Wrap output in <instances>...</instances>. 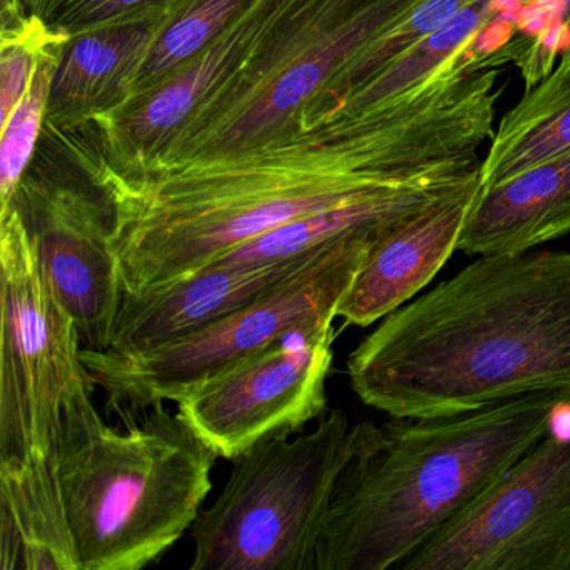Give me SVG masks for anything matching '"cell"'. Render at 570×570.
I'll return each instance as SVG.
<instances>
[{
	"label": "cell",
	"mask_w": 570,
	"mask_h": 570,
	"mask_svg": "<svg viewBox=\"0 0 570 570\" xmlns=\"http://www.w3.org/2000/svg\"><path fill=\"white\" fill-rule=\"evenodd\" d=\"M499 66L466 46L390 105L292 126L258 145L116 175L78 163L112 199L126 293L191 275L263 233L452 163L493 138Z\"/></svg>",
	"instance_id": "1"
},
{
	"label": "cell",
	"mask_w": 570,
	"mask_h": 570,
	"mask_svg": "<svg viewBox=\"0 0 570 570\" xmlns=\"http://www.w3.org/2000/svg\"><path fill=\"white\" fill-rule=\"evenodd\" d=\"M346 373L366 406L393 419L570 389V253L479 256L380 320Z\"/></svg>",
	"instance_id": "2"
},
{
	"label": "cell",
	"mask_w": 570,
	"mask_h": 570,
	"mask_svg": "<svg viewBox=\"0 0 570 570\" xmlns=\"http://www.w3.org/2000/svg\"><path fill=\"white\" fill-rule=\"evenodd\" d=\"M567 406L562 389L442 419L373 423L336 483L316 570L400 569L552 432Z\"/></svg>",
	"instance_id": "3"
},
{
	"label": "cell",
	"mask_w": 570,
	"mask_h": 570,
	"mask_svg": "<svg viewBox=\"0 0 570 570\" xmlns=\"http://www.w3.org/2000/svg\"><path fill=\"white\" fill-rule=\"evenodd\" d=\"M95 390L71 400L52 449L79 570L146 569L195 525L219 456L166 403L109 425Z\"/></svg>",
	"instance_id": "4"
},
{
	"label": "cell",
	"mask_w": 570,
	"mask_h": 570,
	"mask_svg": "<svg viewBox=\"0 0 570 570\" xmlns=\"http://www.w3.org/2000/svg\"><path fill=\"white\" fill-rule=\"evenodd\" d=\"M372 425L333 410L312 432L269 436L235 456L218 499L193 525L189 569L316 570L336 483Z\"/></svg>",
	"instance_id": "5"
},
{
	"label": "cell",
	"mask_w": 570,
	"mask_h": 570,
	"mask_svg": "<svg viewBox=\"0 0 570 570\" xmlns=\"http://www.w3.org/2000/svg\"><path fill=\"white\" fill-rule=\"evenodd\" d=\"M415 2L292 0L228 91L146 171L238 151L278 135Z\"/></svg>",
	"instance_id": "6"
},
{
	"label": "cell",
	"mask_w": 570,
	"mask_h": 570,
	"mask_svg": "<svg viewBox=\"0 0 570 570\" xmlns=\"http://www.w3.org/2000/svg\"><path fill=\"white\" fill-rule=\"evenodd\" d=\"M390 226L323 246L302 268L242 308L158 348L131 355L82 348V362L108 399L106 409L122 420L159 403L176 402L193 386L279 336L320 320L338 318L336 309L366 253Z\"/></svg>",
	"instance_id": "7"
},
{
	"label": "cell",
	"mask_w": 570,
	"mask_h": 570,
	"mask_svg": "<svg viewBox=\"0 0 570 570\" xmlns=\"http://www.w3.org/2000/svg\"><path fill=\"white\" fill-rule=\"evenodd\" d=\"M0 462L48 459L71 400L98 389L72 313L14 206L0 208Z\"/></svg>",
	"instance_id": "8"
},
{
	"label": "cell",
	"mask_w": 570,
	"mask_h": 570,
	"mask_svg": "<svg viewBox=\"0 0 570 570\" xmlns=\"http://www.w3.org/2000/svg\"><path fill=\"white\" fill-rule=\"evenodd\" d=\"M399 570H570V435L547 433Z\"/></svg>",
	"instance_id": "9"
},
{
	"label": "cell",
	"mask_w": 570,
	"mask_h": 570,
	"mask_svg": "<svg viewBox=\"0 0 570 570\" xmlns=\"http://www.w3.org/2000/svg\"><path fill=\"white\" fill-rule=\"evenodd\" d=\"M336 318L279 336L183 393L176 405L191 429L233 460L262 440L302 432L328 409Z\"/></svg>",
	"instance_id": "10"
},
{
	"label": "cell",
	"mask_w": 570,
	"mask_h": 570,
	"mask_svg": "<svg viewBox=\"0 0 570 570\" xmlns=\"http://www.w3.org/2000/svg\"><path fill=\"white\" fill-rule=\"evenodd\" d=\"M76 168L28 169L9 205L21 215L49 282L75 316L82 348L106 350L125 298L116 212L106 189Z\"/></svg>",
	"instance_id": "11"
},
{
	"label": "cell",
	"mask_w": 570,
	"mask_h": 570,
	"mask_svg": "<svg viewBox=\"0 0 570 570\" xmlns=\"http://www.w3.org/2000/svg\"><path fill=\"white\" fill-rule=\"evenodd\" d=\"M289 2L255 0L232 28L155 88L92 119L88 125L96 131L95 149L75 156L76 161L116 175L151 168L176 138L228 91Z\"/></svg>",
	"instance_id": "12"
},
{
	"label": "cell",
	"mask_w": 570,
	"mask_h": 570,
	"mask_svg": "<svg viewBox=\"0 0 570 570\" xmlns=\"http://www.w3.org/2000/svg\"><path fill=\"white\" fill-rule=\"evenodd\" d=\"M480 176L386 228L366 253L336 316L373 325L412 302L459 249Z\"/></svg>",
	"instance_id": "13"
},
{
	"label": "cell",
	"mask_w": 570,
	"mask_h": 570,
	"mask_svg": "<svg viewBox=\"0 0 570 570\" xmlns=\"http://www.w3.org/2000/svg\"><path fill=\"white\" fill-rule=\"evenodd\" d=\"M316 252L265 265L213 262L169 285L126 293L105 352L131 355L198 332L302 268Z\"/></svg>",
	"instance_id": "14"
},
{
	"label": "cell",
	"mask_w": 570,
	"mask_h": 570,
	"mask_svg": "<svg viewBox=\"0 0 570 570\" xmlns=\"http://www.w3.org/2000/svg\"><path fill=\"white\" fill-rule=\"evenodd\" d=\"M570 233V153L480 188L460 236L469 256L530 252Z\"/></svg>",
	"instance_id": "15"
},
{
	"label": "cell",
	"mask_w": 570,
	"mask_h": 570,
	"mask_svg": "<svg viewBox=\"0 0 570 570\" xmlns=\"http://www.w3.org/2000/svg\"><path fill=\"white\" fill-rule=\"evenodd\" d=\"M173 14L68 39L56 68L46 128L69 131L121 108L153 41Z\"/></svg>",
	"instance_id": "16"
},
{
	"label": "cell",
	"mask_w": 570,
	"mask_h": 570,
	"mask_svg": "<svg viewBox=\"0 0 570 570\" xmlns=\"http://www.w3.org/2000/svg\"><path fill=\"white\" fill-rule=\"evenodd\" d=\"M0 569L79 570L52 455L0 462Z\"/></svg>",
	"instance_id": "17"
},
{
	"label": "cell",
	"mask_w": 570,
	"mask_h": 570,
	"mask_svg": "<svg viewBox=\"0 0 570 570\" xmlns=\"http://www.w3.org/2000/svg\"><path fill=\"white\" fill-rule=\"evenodd\" d=\"M570 153V61L529 88L493 132L480 168V188Z\"/></svg>",
	"instance_id": "18"
},
{
	"label": "cell",
	"mask_w": 570,
	"mask_h": 570,
	"mask_svg": "<svg viewBox=\"0 0 570 570\" xmlns=\"http://www.w3.org/2000/svg\"><path fill=\"white\" fill-rule=\"evenodd\" d=\"M497 2L499 0H480L476 4L470 6L449 24L403 52L368 81L343 96L312 125L340 116L358 115L368 109L390 105L395 99L409 95L432 79L453 56L482 38L483 31L495 21V14L499 12Z\"/></svg>",
	"instance_id": "19"
},
{
	"label": "cell",
	"mask_w": 570,
	"mask_h": 570,
	"mask_svg": "<svg viewBox=\"0 0 570 570\" xmlns=\"http://www.w3.org/2000/svg\"><path fill=\"white\" fill-rule=\"evenodd\" d=\"M480 0H419L402 18L380 32L365 46L333 81L296 116L299 125H312L343 96L382 71L396 58L423 39L449 24L453 18ZM293 122V121H292Z\"/></svg>",
	"instance_id": "20"
},
{
	"label": "cell",
	"mask_w": 570,
	"mask_h": 570,
	"mask_svg": "<svg viewBox=\"0 0 570 570\" xmlns=\"http://www.w3.org/2000/svg\"><path fill=\"white\" fill-rule=\"evenodd\" d=\"M253 2L255 0H186L153 41L132 81L128 101L155 88L208 48L248 11Z\"/></svg>",
	"instance_id": "21"
},
{
	"label": "cell",
	"mask_w": 570,
	"mask_h": 570,
	"mask_svg": "<svg viewBox=\"0 0 570 570\" xmlns=\"http://www.w3.org/2000/svg\"><path fill=\"white\" fill-rule=\"evenodd\" d=\"M68 38H56L42 49L35 78L18 108L2 122L0 141V208L11 203L35 158L39 136L46 126L56 68Z\"/></svg>",
	"instance_id": "22"
},
{
	"label": "cell",
	"mask_w": 570,
	"mask_h": 570,
	"mask_svg": "<svg viewBox=\"0 0 570 570\" xmlns=\"http://www.w3.org/2000/svg\"><path fill=\"white\" fill-rule=\"evenodd\" d=\"M186 0H49L42 21L56 35L71 39L98 29L159 21Z\"/></svg>",
	"instance_id": "23"
},
{
	"label": "cell",
	"mask_w": 570,
	"mask_h": 570,
	"mask_svg": "<svg viewBox=\"0 0 570 570\" xmlns=\"http://www.w3.org/2000/svg\"><path fill=\"white\" fill-rule=\"evenodd\" d=\"M36 0H2V29L16 28L35 14Z\"/></svg>",
	"instance_id": "24"
},
{
	"label": "cell",
	"mask_w": 570,
	"mask_h": 570,
	"mask_svg": "<svg viewBox=\"0 0 570 570\" xmlns=\"http://www.w3.org/2000/svg\"><path fill=\"white\" fill-rule=\"evenodd\" d=\"M559 2L560 31L570 39V0H557Z\"/></svg>",
	"instance_id": "25"
},
{
	"label": "cell",
	"mask_w": 570,
	"mask_h": 570,
	"mask_svg": "<svg viewBox=\"0 0 570 570\" xmlns=\"http://www.w3.org/2000/svg\"><path fill=\"white\" fill-rule=\"evenodd\" d=\"M560 59H566V61H570V39H569V45H567L566 51L562 52V56H560Z\"/></svg>",
	"instance_id": "26"
}]
</instances>
